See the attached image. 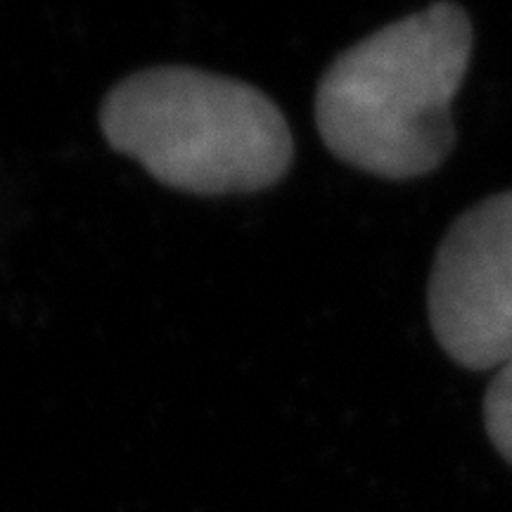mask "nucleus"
Instances as JSON below:
<instances>
[{"label": "nucleus", "instance_id": "obj_1", "mask_svg": "<svg viewBox=\"0 0 512 512\" xmlns=\"http://www.w3.org/2000/svg\"><path fill=\"white\" fill-rule=\"evenodd\" d=\"M472 46V22L456 3H434L361 38L320 76L323 143L339 162L384 181L437 171L456 143L451 105Z\"/></svg>", "mask_w": 512, "mask_h": 512}, {"label": "nucleus", "instance_id": "obj_2", "mask_svg": "<svg viewBox=\"0 0 512 512\" xmlns=\"http://www.w3.org/2000/svg\"><path fill=\"white\" fill-rule=\"evenodd\" d=\"M107 143L192 195L266 190L287 176L294 140L259 88L192 67L126 76L100 107Z\"/></svg>", "mask_w": 512, "mask_h": 512}, {"label": "nucleus", "instance_id": "obj_3", "mask_svg": "<svg viewBox=\"0 0 512 512\" xmlns=\"http://www.w3.org/2000/svg\"><path fill=\"white\" fill-rule=\"evenodd\" d=\"M439 347L467 370L512 358V190L477 202L441 238L427 283Z\"/></svg>", "mask_w": 512, "mask_h": 512}, {"label": "nucleus", "instance_id": "obj_4", "mask_svg": "<svg viewBox=\"0 0 512 512\" xmlns=\"http://www.w3.org/2000/svg\"><path fill=\"white\" fill-rule=\"evenodd\" d=\"M482 415L489 441L512 465V358L498 368L486 389Z\"/></svg>", "mask_w": 512, "mask_h": 512}]
</instances>
